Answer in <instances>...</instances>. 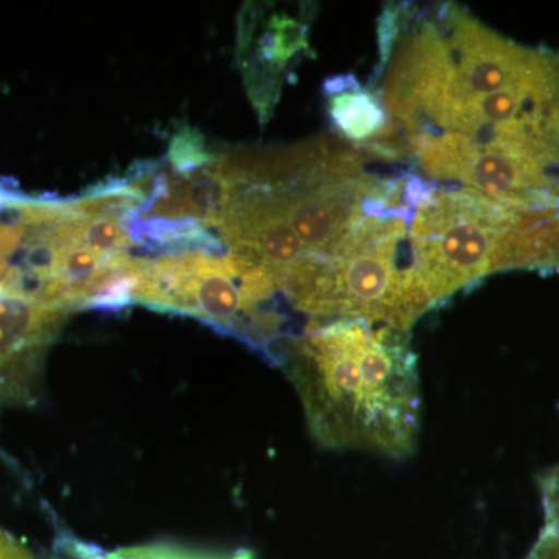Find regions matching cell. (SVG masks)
I'll return each mask as SVG.
<instances>
[{
  "label": "cell",
  "instance_id": "obj_1",
  "mask_svg": "<svg viewBox=\"0 0 559 559\" xmlns=\"http://www.w3.org/2000/svg\"><path fill=\"white\" fill-rule=\"evenodd\" d=\"M271 356L296 385L312 439L323 448L414 454L421 396L407 333L364 320L310 322Z\"/></svg>",
  "mask_w": 559,
  "mask_h": 559
},
{
  "label": "cell",
  "instance_id": "obj_2",
  "mask_svg": "<svg viewBox=\"0 0 559 559\" xmlns=\"http://www.w3.org/2000/svg\"><path fill=\"white\" fill-rule=\"evenodd\" d=\"M271 285L227 253L179 250L142 259L134 301L159 311L179 312L230 331L264 355L283 337L285 318L267 304Z\"/></svg>",
  "mask_w": 559,
  "mask_h": 559
},
{
  "label": "cell",
  "instance_id": "obj_3",
  "mask_svg": "<svg viewBox=\"0 0 559 559\" xmlns=\"http://www.w3.org/2000/svg\"><path fill=\"white\" fill-rule=\"evenodd\" d=\"M513 209L471 189H433L409 224L414 270L433 305L496 272L499 241Z\"/></svg>",
  "mask_w": 559,
  "mask_h": 559
},
{
  "label": "cell",
  "instance_id": "obj_4",
  "mask_svg": "<svg viewBox=\"0 0 559 559\" xmlns=\"http://www.w3.org/2000/svg\"><path fill=\"white\" fill-rule=\"evenodd\" d=\"M69 314L0 282V409L32 400L47 348Z\"/></svg>",
  "mask_w": 559,
  "mask_h": 559
},
{
  "label": "cell",
  "instance_id": "obj_5",
  "mask_svg": "<svg viewBox=\"0 0 559 559\" xmlns=\"http://www.w3.org/2000/svg\"><path fill=\"white\" fill-rule=\"evenodd\" d=\"M329 112L336 130L349 142L367 143L380 138L389 127L384 102L359 86L353 75L336 76L325 83Z\"/></svg>",
  "mask_w": 559,
  "mask_h": 559
},
{
  "label": "cell",
  "instance_id": "obj_6",
  "mask_svg": "<svg viewBox=\"0 0 559 559\" xmlns=\"http://www.w3.org/2000/svg\"><path fill=\"white\" fill-rule=\"evenodd\" d=\"M168 156H170V167L180 175L204 170L216 160L209 153L200 132L193 130H183L175 135Z\"/></svg>",
  "mask_w": 559,
  "mask_h": 559
},
{
  "label": "cell",
  "instance_id": "obj_7",
  "mask_svg": "<svg viewBox=\"0 0 559 559\" xmlns=\"http://www.w3.org/2000/svg\"><path fill=\"white\" fill-rule=\"evenodd\" d=\"M14 194H5V205L10 212V218L0 216V282L5 278L11 267V261L20 252L25 237V227L13 207Z\"/></svg>",
  "mask_w": 559,
  "mask_h": 559
},
{
  "label": "cell",
  "instance_id": "obj_8",
  "mask_svg": "<svg viewBox=\"0 0 559 559\" xmlns=\"http://www.w3.org/2000/svg\"><path fill=\"white\" fill-rule=\"evenodd\" d=\"M108 559H253L250 551H237L230 558L204 557V555L189 554V551L176 550L173 547H138V549H124L109 554Z\"/></svg>",
  "mask_w": 559,
  "mask_h": 559
}]
</instances>
